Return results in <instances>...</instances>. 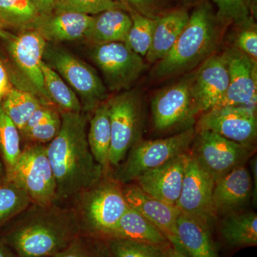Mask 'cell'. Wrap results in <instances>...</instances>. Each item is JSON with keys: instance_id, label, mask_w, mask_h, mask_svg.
<instances>
[{"instance_id": "40", "label": "cell", "mask_w": 257, "mask_h": 257, "mask_svg": "<svg viewBox=\"0 0 257 257\" xmlns=\"http://www.w3.org/2000/svg\"><path fill=\"white\" fill-rule=\"evenodd\" d=\"M56 111L57 110L55 108L42 104V105L37 108L36 110L34 111L33 114L30 116L25 127L20 132V135L24 133H26V132L33 128L34 126H37V125L42 123V121H45V120L50 118Z\"/></svg>"}, {"instance_id": "46", "label": "cell", "mask_w": 257, "mask_h": 257, "mask_svg": "<svg viewBox=\"0 0 257 257\" xmlns=\"http://www.w3.org/2000/svg\"><path fill=\"white\" fill-rule=\"evenodd\" d=\"M182 1L184 2L185 5H194L198 4V3H200L203 0H182Z\"/></svg>"}, {"instance_id": "42", "label": "cell", "mask_w": 257, "mask_h": 257, "mask_svg": "<svg viewBox=\"0 0 257 257\" xmlns=\"http://www.w3.org/2000/svg\"><path fill=\"white\" fill-rule=\"evenodd\" d=\"M40 15H48L55 12L56 0H30Z\"/></svg>"}, {"instance_id": "8", "label": "cell", "mask_w": 257, "mask_h": 257, "mask_svg": "<svg viewBox=\"0 0 257 257\" xmlns=\"http://www.w3.org/2000/svg\"><path fill=\"white\" fill-rule=\"evenodd\" d=\"M43 59L77 93L82 111L92 114L106 101L108 94L104 83L96 71L84 61L68 51L47 44Z\"/></svg>"}, {"instance_id": "9", "label": "cell", "mask_w": 257, "mask_h": 257, "mask_svg": "<svg viewBox=\"0 0 257 257\" xmlns=\"http://www.w3.org/2000/svg\"><path fill=\"white\" fill-rule=\"evenodd\" d=\"M111 126L109 164L111 171L124 161L128 151L140 140L143 125L140 92L126 91L108 101Z\"/></svg>"}, {"instance_id": "34", "label": "cell", "mask_w": 257, "mask_h": 257, "mask_svg": "<svg viewBox=\"0 0 257 257\" xmlns=\"http://www.w3.org/2000/svg\"><path fill=\"white\" fill-rule=\"evenodd\" d=\"M215 5L218 21L222 26L234 24L241 26L253 20V6L256 0H211Z\"/></svg>"}, {"instance_id": "11", "label": "cell", "mask_w": 257, "mask_h": 257, "mask_svg": "<svg viewBox=\"0 0 257 257\" xmlns=\"http://www.w3.org/2000/svg\"><path fill=\"white\" fill-rule=\"evenodd\" d=\"M90 57L101 69L111 91L130 89L146 68L143 57L125 42L93 45Z\"/></svg>"}, {"instance_id": "6", "label": "cell", "mask_w": 257, "mask_h": 257, "mask_svg": "<svg viewBox=\"0 0 257 257\" xmlns=\"http://www.w3.org/2000/svg\"><path fill=\"white\" fill-rule=\"evenodd\" d=\"M47 145L26 144L14 167L5 172V178L21 189L34 204L55 202L57 186L50 160Z\"/></svg>"}, {"instance_id": "36", "label": "cell", "mask_w": 257, "mask_h": 257, "mask_svg": "<svg viewBox=\"0 0 257 257\" xmlns=\"http://www.w3.org/2000/svg\"><path fill=\"white\" fill-rule=\"evenodd\" d=\"M54 257H110L101 239L79 235L62 252Z\"/></svg>"}, {"instance_id": "32", "label": "cell", "mask_w": 257, "mask_h": 257, "mask_svg": "<svg viewBox=\"0 0 257 257\" xmlns=\"http://www.w3.org/2000/svg\"><path fill=\"white\" fill-rule=\"evenodd\" d=\"M127 13L131 17L133 24L125 43L139 55L146 57L151 47L156 20L147 18L132 10H128Z\"/></svg>"}, {"instance_id": "38", "label": "cell", "mask_w": 257, "mask_h": 257, "mask_svg": "<svg viewBox=\"0 0 257 257\" xmlns=\"http://www.w3.org/2000/svg\"><path fill=\"white\" fill-rule=\"evenodd\" d=\"M234 40L235 48L251 57L253 60L257 59V29L253 20L241 25Z\"/></svg>"}, {"instance_id": "10", "label": "cell", "mask_w": 257, "mask_h": 257, "mask_svg": "<svg viewBox=\"0 0 257 257\" xmlns=\"http://www.w3.org/2000/svg\"><path fill=\"white\" fill-rule=\"evenodd\" d=\"M193 143L191 154L214 181L244 165L255 151L207 130H196Z\"/></svg>"}, {"instance_id": "31", "label": "cell", "mask_w": 257, "mask_h": 257, "mask_svg": "<svg viewBox=\"0 0 257 257\" xmlns=\"http://www.w3.org/2000/svg\"><path fill=\"white\" fill-rule=\"evenodd\" d=\"M31 203L25 192L5 178L0 170V230Z\"/></svg>"}, {"instance_id": "47", "label": "cell", "mask_w": 257, "mask_h": 257, "mask_svg": "<svg viewBox=\"0 0 257 257\" xmlns=\"http://www.w3.org/2000/svg\"><path fill=\"white\" fill-rule=\"evenodd\" d=\"M66 1H67V0H56V6H57V5H60L61 3H63Z\"/></svg>"}, {"instance_id": "44", "label": "cell", "mask_w": 257, "mask_h": 257, "mask_svg": "<svg viewBox=\"0 0 257 257\" xmlns=\"http://www.w3.org/2000/svg\"><path fill=\"white\" fill-rule=\"evenodd\" d=\"M256 162H257L256 158L253 159V160H252V161H251V170H252V173H253V180H254V179H255V182H254V181H253V182L252 183L253 184H255V187H253V197H254V196H255V198H254L255 201L256 200V188H257V186H256L257 164H256Z\"/></svg>"}, {"instance_id": "12", "label": "cell", "mask_w": 257, "mask_h": 257, "mask_svg": "<svg viewBox=\"0 0 257 257\" xmlns=\"http://www.w3.org/2000/svg\"><path fill=\"white\" fill-rule=\"evenodd\" d=\"M196 130H207L240 145L254 147L257 137L255 106H225L202 113Z\"/></svg>"}, {"instance_id": "2", "label": "cell", "mask_w": 257, "mask_h": 257, "mask_svg": "<svg viewBox=\"0 0 257 257\" xmlns=\"http://www.w3.org/2000/svg\"><path fill=\"white\" fill-rule=\"evenodd\" d=\"M60 133L47 145V156L55 176V202L69 205L74 196L99 182L104 171L89 149L87 128L91 114L60 113Z\"/></svg>"}, {"instance_id": "35", "label": "cell", "mask_w": 257, "mask_h": 257, "mask_svg": "<svg viewBox=\"0 0 257 257\" xmlns=\"http://www.w3.org/2000/svg\"><path fill=\"white\" fill-rule=\"evenodd\" d=\"M113 9L126 11L119 0H67L57 5L55 12H72L94 16Z\"/></svg>"}, {"instance_id": "28", "label": "cell", "mask_w": 257, "mask_h": 257, "mask_svg": "<svg viewBox=\"0 0 257 257\" xmlns=\"http://www.w3.org/2000/svg\"><path fill=\"white\" fill-rule=\"evenodd\" d=\"M40 16L30 0H0V30H31Z\"/></svg>"}, {"instance_id": "16", "label": "cell", "mask_w": 257, "mask_h": 257, "mask_svg": "<svg viewBox=\"0 0 257 257\" xmlns=\"http://www.w3.org/2000/svg\"><path fill=\"white\" fill-rule=\"evenodd\" d=\"M229 84V72L224 54L211 55L194 74L192 95L196 114L217 106Z\"/></svg>"}, {"instance_id": "41", "label": "cell", "mask_w": 257, "mask_h": 257, "mask_svg": "<svg viewBox=\"0 0 257 257\" xmlns=\"http://www.w3.org/2000/svg\"><path fill=\"white\" fill-rule=\"evenodd\" d=\"M13 87L8 69L0 59V104Z\"/></svg>"}, {"instance_id": "26", "label": "cell", "mask_w": 257, "mask_h": 257, "mask_svg": "<svg viewBox=\"0 0 257 257\" xmlns=\"http://www.w3.org/2000/svg\"><path fill=\"white\" fill-rule=\"evenodd\" d=\"M221 235L225 242L233 248L257 246L256 213H231L221 223Z\"/></svg>"}, {"instance_id": "22", "label": "cell", "mask_w": 257, "mask_h": 257, "mask_svg": "<svg viewBox=\"0 0 257 257\" xmlns=\"http://www.w3.org/2000/svg\"><path fill=\"white\" fill-rule=\"evenodd\" d=\"M189 19L185 10L167 12L156 20V26L150 50L146 55L150 63H157L170 52L183 31Z\"/></svg>"}, {"instance_id": "5", "label": "cell", "mask_w": 257, "mask_h": 257, "mask_svg": "<svg viewBox=\"0 0 257 257\" xmlns=\"http://www.w3.org/2000/svg\"><path fill=\"white\" fill-rule=\"evenodd\" d=\"M195 134V127L191 126L170 138L140 140L132 147L124 161L111 170V177L121 184L131 183L147 171L188 152Z\"/></svg>"}, {"instance_id": "4", "label": "cell", "mask_w": 257, "mask_h": 257, "mask_svg": "<svg viewBox=\"0 0 257 257\" xmlns=\"http://www.w3.org/2000/svg\"><path fill=\"white\" fill-rule=\"evenodd\" d=\"M110 173L78 193L69 202L83 235L108 239L127 209L123 184L115 180Z\"/></svg>"}, {"instance_id": "21", "label": "cell", "mask_w": 257, "mask_h": 257, "mask_svg": "<svg viewBox=\"0 0 257 257\" xmlns=\"http://www.w3.org/2000/svg\"><path fill=\"white\" fill-rule=\"evenodd\" d=\"M177 234L184 252L189 257H219L213 240L211 224L181 212Z\"/></svg>"}, {"instance_id": "14", "label": "cell", "mask_w": 257, "mask_h": 257, "mask_svg": "<svg viewBox=\"0 0 257 257\" xmlns=\"http://www.w3.org/2000/svg\"><path fill=\"white\" fill-rule=\"evenodd\" d=\"M215 181L191 154L176 207L187 215L212 224L216 218L212 203Z\"/></svg>"}, {"instance_id": "43", "label": "cell", "mask_w": 257, "mask_h": 257, "mask_svg": "<svg viewBox=\"0 0 257 257\" xmlns=\"http://www.w3.org/2000/svg\"><path fill=\"white\" fill-rule=\"evenodd\" d=\"M0 257H18L1 239H0Z\"/></svg>"}, {"instance_id": "7", "label": "cell", "mask_w": 257, "mask_h": 257, "mask_svg": "<svg viewBox=\"0 0 257 257\" xmlns=\"http://www.w3.org/2000/svg\"><path fill=\"white\" fill-rule=\"evenodd\" d=\"M0 39L19 77L26 84V90L35 94L44 105L55 108L45 89L41 69L47 44L45 39L34 30H23L18 33L0 30Z\"/></svg>"}, {"instance_id": "27", "label": "cell", "mask_w": 257, "mask_h": 257, "mask_svg": "<svg viewBox=\"0 0 257 257\" xmlns=\"http://www.w3.org/2000/svg\"><path fill=\"white\" fill-rule=\"evenodd\" d=\"M41 69L45 89L54 107L60 113L82 111V104L75 92L43 60Z\"/></svg>"}, {"instance_id": "15", "label": "cell", "mask_w": 257, "mask_h": 257, "mask_svg": "<svg viewBox=\"0 0 257 257\" xmlns=\"http://www.w3.org/2000/svg\"><path fill=\"white\" fill-rule=\"evenodd\" d=\"M223 54L227 64L229 84L224 97L216 107L225 106H256V61L253 60L235 47L227 49Z\"/></svg>"}, {"instance_id": "37", "label": "cell", "mask_w": 257, "mask_h": 257, "mask_svg": "<svg viewBox=\"0 0 257 257\" xmlns=\"http://www.w3.org/2000/svg\"><path fill=\"white\" fill-rule=\"evenodd\" d=\"M61 125L60 113L56 111L50 118L20 135L27 144L48 145L60 133Z\"/></svg>"}, {"instance_id": "1", "label": "cell", "mask_w": 257, "mask_h": 257, "mask_svg": "<svg viewBox=\"0 0 257 257\" xmlns=\"http://www.w3.org/2000/svg\"><path fill=\"white\" fill-rule=\"evenodd\" d=\"M82 234L69 205L34 204L0 230V239L18 257H54Z\"/></svg>"}, {"instance_id": "3", "label": "cell", "mask_w": 257, "mask_h": 257, "mask_svg": "<svg viewBox=\"0 0 257 257\" xmlns=\"http://www.w3.org/2000/svg\"><path fill=\"white\" fill-rule=\"evenodd\" d=\"M221 26L207 0L198 3L175 45L152 69L154 79L183 73L207 60L220 40Z\"/></svg>"}, {"instance_id": "25", "label": "cell", "mask_w": 257, "mask_h": 257, "mask_svg": "<svg viewBox=\"0 0 257 257\" xmlns=\"http://www.w3.org/2000/svg\"><path fill=\"white\" fill-rule=\"evenodd\" d=\"M92 114L87 131L88 143L94 160L102 167L104 175H107L111 172L109 164L111 126L108 101L99 104Z\"/></svg>"}, {"instance_id": "29", "label": "cell", "mask_w": 257, "mask_h": 257, "mask_svg": "<svg viewBox=\"0 0 257 257\" xmlns=\"http://www.w3.org/2000/svg\"><path fill=\"white\" fill-rule=\"evenodd\" d=\"M42 104L40 99L32 93L20 88L13 87L0 105L20 133L34 111Z\"/></svg>"}, {"instance_id": "45", "label": "cell", "mask_w": 257, "mask_h": 257, "mask_svg": "<svg viewBox=\"0 0 257 257\" xmlns=\"http://www.w3.org/2000/svg\"><path fill=\"white\" fill-rule=\"evenodd\" d=\"M167 253H168L169 257H189L183 251H180L172 245L167 248Z\"/></svg>"}, {"instance_id": "24", "label": "cell", "mask_w": 257, "mask_h": 257, "mask_svg": "<svg viewBox=\"0 0 257 257\" xmlns=\"http://www.w3.org/2000/svg\"><path fill=\"white\" fill-rule=\"evenodd\" d=\"M133 20L126 10L113 9L94 16L85 40L92 45L125 42Z\"/></svg>"}, {"instance_id": "18", "label": "cell", "mask_w": 257, "mask_h": 257, "mask_svg": "<svg viewBox=\"0 0 257 257\" xmlns=\"http://www.w3.org/2000/svg\"><path fill=\"white\" fill-rule=\"evenodd\" d=\"M190 156L189 152L182 154L163 165L142 174L134 182L151 197L176 206Z\"/></svg>"}, {"instance_id": "33", "label": "cell", "mask_w": 257, "mask_h": 257, "mask_svg": "<svg viewBox=\"0 0 257 257\" xmlns=\"http://www.w3.org/2000/svg\"><path fill=\"white\" fill-rule=\"evenodd\" d=\"M101 241L110 257H169L168 247L124 239Z\"/></svg>"}, {"instance_id": "30", "label": "cell", "mask_w": 257, "mask_h": 257, "mask_svg": "<svg viewBox=\"0 0 257 257\" xmlns=\"http://www.w3.org/2000/svg\"><path fill=\"white\" fill-rule=\"evenodd\" d=\"M20 130L5 114L0 105V157L1 167L5 172L14 167L21 155Z\"/></svg>"}, {"instance_id": "23", "label": "cell", "mask_w": 257, "mask_h": 257, "mask_svg": "<svg viewBox=\"0 0 257 257\" xmlns=\"http://www.w3.org/2000/svg\"><path fill=\"white\" fill-rule=\"evenodd\" d=\"M108 239L132 240L162 247L172 245L155 225L128 206Z\"/></svg>"}, {"instance_id": "17", "label": "cell", "mask_w": 257, "mask_h": 257, "mask_svg": "<svg viewBox=\"0 0 257 257\" xmlns=\"http://www.w3.org/2000/svg\"><path fill=\"white\" fill-rule=\"evenodd\" d=\"M122 191L128 207L155 225L172 246L184 252L177 234V219L181 213L178 208L151 197L137 184H123Z\"/></svg>"}, {"instance_id": "20", "label": "cell", "mask_w": 257, "mask_h": 257, "mask_svg": "<svg viewBox=\"0 0 257 257\" xmlns=\"http://www.w3.org/2000/svg\"><path fill=\"white\" fill-rule=\"evenodd\" d=\"M94 16L72 13L54 12L40 15L31 30H35L46 42H73L86 39Z\"/></svg>"}, {"instance_id": "13", "label": "cell", "mask_w": 257, "mask_h": 257, "mask_svg": "<svg viewBox=\"0 0 257 257\" xmlns=\"http://www.w3.org/2000/svg\"><path fill=\"white\" fill-rule=\"evenodd\" d=\"M194 74L165 88L154 96L151 110L156 130H170L197 115L192 95Z\"/></svg>"}, {"instance_id": "19", "label": "cell", "mask_w": 257, "mask_h": 257, "mask_svg": "<svg viewBox=\"0 0 257 257\" xmlns=\"http://www.w3.org/2000/svg\"><path fill=\"white\" fill-rule=\"evenodd\" d=\"M252 179L244 165L236 167L215 181L212 203L216 215L236 212L246 205L253 194Z\"/></svg>"}, {"instance_id": "39", "label": "cell", "mask_w": 257, "mask_h": 257, "mask_svg": "<svg viewBox=\"0 0 257 257\" xmlns=\"http://www.w3.org/2000/svg\"><path fill=\"white\" fill-rule=\"evenodd\" d=\"M126 11L132 10L147 18L157 20L167 13V0H119Z\"/></svg>"}]
</instances>
